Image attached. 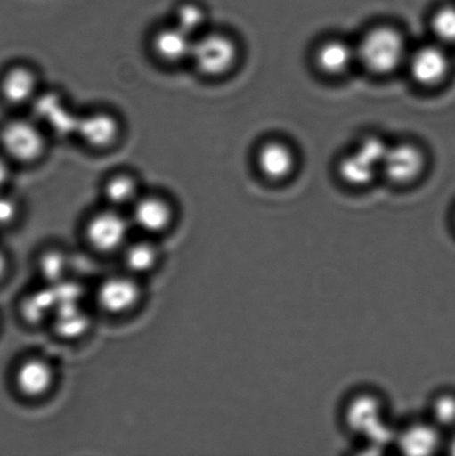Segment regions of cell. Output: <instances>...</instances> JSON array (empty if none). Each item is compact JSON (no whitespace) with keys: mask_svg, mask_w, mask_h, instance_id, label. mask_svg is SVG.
Segmentation results:
<instances>
[{"mask_svg":"<svg viewBox=\"0 0 455 456\" xmlns=\"http://www.w3.org/2000/svg\"><path fill=\"white\" fill-rule=\"evenodd\" d=\"M346 430L374 448H385L395 440L396 431L387 419L386 401L378 393L364 391L352 396L343 411Z\"/></svg>","mask_w":455,"mask_h":456,"instance_id":"obj_1","label":"cell"},{"mask_svg":"<svg viewBox=\"0 0 455 456\" xmlns=\"http://www.w3.org/2000/svg\"><path fill=\"white\" fill-rule=\"evenodd\" d=\"M48 134L34 118L9 120L0 129V149L12 163L34 164L47 150Z\"/></svg>","mask_w":455,"mask_h":456,"instance_id":"obj_2","label":"cell"},{"mask_svg":"<svg viewBox=\"0 0 455 456\" xmlns=\"http://www.w3.org/2000/svg\"><path fill=\"white\" fill-rule=\"evenodd\" d=\"M405 55L402 35L391 27H378L370 30L356 48V58L361 64L378 75L389 74L398 69Z\"/></svg>","mask_w":455,"mask_h":456,"instance_id":"obj_3","label":"cell"},{"mask_svg":"<svg viewBox=\"0 0 455 456\" xmlns=\"http://www.w3.org/2000/svg\"><path fill=\"white\" fill-rule=\"evenodd\" d=\"M238 58L233 38L220 31H205L195 38L190 61L204 77L220 78L234 69Z\"/></svg>","mask_w":455,"mask_h":456,"instance_id":"obj_4","label":"cell"},{"mask_svg":"<svg viewBox=\"0 0 455 456\" xmlns=\"http://www.w3.org/2000/svg\"><path fill=\"white\" fill-rule=\"evenodd\" d=\"M131 218L123 211L106 207L88 218L85 225V239L89 248L98 254L120 253L131 240Z\"/></svg>","mask_w":455,"mask_h":456,"instance_id":"obj_5","label":"cell"},{"mask_svg":"<svg viewBox=\"0 0 455 456\" xmlns=\"http://www.w3.org/2000/svg\"><path fill=\"white\" fill-rule=\"evenodd\" d=\"M97 306L110 316H123L140 305L142 289L140 279L128 273L107 276L98 285L95 294Z\"/></svg>","mask_w":455,"mask_h":456,"instance_id":"obj_6","label":"cell"},{"mask_svg":"<svg viewBox=\"0 0 455 456\" xmlns=\"http://www.w3.org/2000/svg\"><path fill=\"white\" fill-rule=\"evenodd\" d=\"M12 379L18 395L28 401H36L43 399L53 391L57 373L51 361L43 356L31 355L18 362Z\"/></svg>","mask_w":455,"mask_h":456,"instance_id":"obj_7","label":"cell"},{"mask_svg":"<svg viewBox=\"0 0 455 456\" xmlns=\"http://www.w3.org/2000/svg\"><path fill=\"white\" fill-rule=\"evenodd\" d=\"M33 118L42 125L45 131L58 137L76 136L80 115L67 104L58 92H40L30 105Z\"/></svg>","mask_w":455,"mask_h":456,"instance_id":"obj_8","label":"cell"},{"mask_svg":"<svg viewBox=\"0 0 455 456\" xmlns=\"http://www.w3.org/2000/svg\"><path fill=\"white\" fill-rule=\"evenodd\" d=\"M129 211L133 227L151 239L165 234L175 220L173 205L159 195L142 194Z\"/></svg>","mask_w":455,"mask_h":456,"instance_id":"obj_9","label":"cell"},{"mask_svg":"<svg viewBox=\"0 0 455 456\" xmlns=\"http://www.w3.org/2000/svg\"><path fill=\"white\" fill-rule=\"evenodd\" d=\"M122 124L114 114L105 110L80 115L76 136L93 151H107L118 144Z\"/></svg>","mask_w":455,"mask_h":456,"instance_id":"obj_10","label":"cell"},{"mask_svg":"<svg viewBox=\"0 0 455 456\" xmlns=\"http://www.w3.org/2000/svg\"><path fill=\"white\" fill-rule=\"evenodd\" d=\"M443 442V430L426 419L396 431L394 444L403 454L431 455L438 452Z\"/></svg>","mask_w":455,"mask_h":456,"instance_id":"obj_11","label":"cell"},{"mask_svg":"<svg viewBox=\"0 0 455 456\" xmlns=\"http://www.w3.org/2000/svg\"><path fill=\"white\" fill-rule=\"evenodd\" d=\"M39 93L38 75L29 66H12L0 78V95L9 105L30 107Z\"/></svg>","mask_w":455,"mask_h":456,"instance_id":"obj_12","label":"cell"},{"mask_svg":"<svg viewBox=\"0 0 455 456\" xmlns=\"http://www.w3.org/2000/svg\"><path fill=\"white\" fill-rule=\"evenodd\" d=\"M195 38L172 24L155 31L151 37V51L159 61L167 65H180L191 61Z\"/></svg>","mask_w":455,"mask_h":456,"instance_id":"obj_13","label":"cell"},{"mask_svg":"<svg viewBox=\"0 0 455 456\" xmlns=\"http://www.w3.org/2000/svg\"><path fill=\"white\" fill-rule=\"evenodd\" d=\"M423 167L422 151L414 145L400 144L389 147L381 169L392 182L405 184L420 176Z\"/></svg>","mask_w":455,"mask_h":456,"instance_id":"obj_14","label":"cell"},{"mask_svg":"<svg viewBox=\"0 0 455 456\" xmlns=\"http://www.w3.org/2000/svg\"><path fill=\"white\" fill-rule=\"evenodd\" d=\"M450 61L443 49L427 46L413 53L410 61L412 77L425 86H435L447 77Z\"/></svg>","mask_w":455,"mask_h":456,"instance_id":"obj_15","label":"cell"},{"mask_svg":"<svg viewBox=\"0 0 455 456\" xmlns=\"http://www.w3.org/2000/svg\"><path fill=\"white\" fill-rule=\"evenodd\" d=\"M120 258L124 272L141 279L149 275L158 266L160 250L158 244L149 236L142 239L129 240L125 248L120 250Z\"/></svg>","mask_w":455,"mask_h":456,"instance_id":"obj_16","label":"cell"},{"mask_svg":"<svg viewBox=\"0 0 455 456\" xmlns=\"http://www.w3.org/2000/svg\"><path fill=\"white\" fill-rule=\"evenodd\" d=\"M52 324L58 337L73 341L88 332L92 320L82 303L61 304L53 313Z\"/></svg>","mask_w":455,"mask_h":456,"instance_id":"obj_17","label":"cell"},{"mask_svg":"<svg viewBox=\"0 0 455 456\" xmlns=\"http://www.w3.org/2000/svg\"><path fill=\"white\" fill-rule=\"evenodd\" d=\"M257 165L263 175L280 181L292 173L296 159L288 146L280 142H270L258 151Z\"/></svg>","mask_w":455,"mask_h":456,"instance_id":"obj_18","label":"cell"},{"mask_svg":"<svg viewBox=\"0 0 455 456\" xmlns=\"http://www.w3.org/2000/svg\"><path fill=\"white\" fill-rule=\"evenodd\" d=\"M141 185L132 174L118 173L110 176L102 186V196L107 207L123 211L131 208L141 198Z\"/></svg>","mask_w":455,"mask_h":456,"instance_id":"obj_19","label":"cell"},{"mask_svg":"<svg viewBox=\"0 0 455 456\" xmlns=\"http://www.w3.org/2000/svg\"><path fill=\"white\" fill-rule=\"evenodd\" d=\"M56 308L57 298L53 288L46 284L30 290L20 303V315L29 324H39L45 320H52Z\"/></svg>","mask_w":455,"mask_h":456,"instance_id":"obj_20","label":"cell"},{"mask_svg":"<svg viewBox=\"0 0 455 456\" xmlns=\"http://www.w3.org/2000/svg\"><path fill=\"white\" fill-rule=\"evenodd\" d=\"M356 58V49L341 40H329L316 53V64L323 73L341 75L349 70Z\"/></svg>","mask_w":455,"mask_h":456,"instance_id":"obj_21","label":"cell"},{"mask_svg":"<svg viewBox=\"0 0 455 456\" xmlns=\"http://www.w3.org/2000/svg\"><path fill=\"white\" fill-rule=\"evenodd\" d=\"M69 256L58 248H49L43 250L38 255L36 261V270H37L43 284L56 285L61 281L69 279Z\"/></svg>","mask_w":455,"mask_h":456,"instance_id":"obj_22","label":"cell"},{"mask_svg":"<svg viewBox=\"0 0 455 456\" xmlns=\"http://www.w3.org/2000/svg\"><path fill=\"white\" fill-rule=\"evenodd\" d=\"M378 169L380 167L359 150L343 159L338 167L343 180L354 186H363L371 183Z\"/></svg>","mask_w":455,"mask_h":456,"instance_id":"obj_23","label":"cell"},{"mask_svg":"<svg viewBox=\"0 0 455 456\" xmlns=\"http://www.w3.org/2000/svg\"><path fill=\"white\" fill-rule=\"evenodd\" d=\"M207 20V12L204 7L195 3H184L174 12L173 24L196 38L205 33Z\"/></svg>","mask_w":455,"mask_h":456,"instance_id":"obj_24","label":"cell"},{"mask_svg":"<svg viewBox=\"0 0 455 456\" xmlns=\"http://www.w3.org/2000/svg\"><path fill=\"white\" fill-rule=\"evenodd\" d=\"M430 419L441 430L455 428V395L451 392H440L431 400Z\"/></svg>","mask_w":455,"mask_h":456,"instance_id":"obj_25","label":"cell"},{"mask_svg":"<svg viewBox=\"0 0 455 456\" xmlns=\"http://www.w3.org/2000/svg\"><path fill=\"white\" fill-rule=\"evenodd\" d=\"M432 28L435 34L445 43H455V7L445 6L436 12Z\"/></svg>","mask_w":455,"mask_h":456,"instance_id":"obj_26","label":"cell"},{"mask_svg":"<svg viewBox=\"0 0 455 456\" xmlns=\"http://www.w3.org/2000/svg\"><path fill=\"white\" fill-rule=\"evenodd\" d=\"M20 208L17 200L6 193L0 191V230H7L12 227L20 217Z\"/></svg>","mask_w":455,"mask_h":456,"instance_id":"obj_27","label":"cell"},{"mask_svg":"<svg viewBox=\"0 0 455 456\" xmlns=\"http://www.w3.org/2000/svg\"><path fill=\"white\" fill-rule=\"evenodd\" d=\"M12 178V162L0 151V191L6 190Z\"/></svg>","mask_w":455,"mask_h":456,"instance_id":"obj_28","label":"cell"},{"mask_svg":"<svg viewBox=\"0 0 455 456\" xmlns=\"http://www.w3.org/2000/svg\"><path fill=\"white\" fill-rule=\"evenodd\" d=\"M9 258L6 250L3 248H0V281H2L4 277H6L8 270H9Z\"/></svg>","mask_w":455,"mask_h":456,"instance_id":"obj_29","label":"cell"},{"mask_svg":"<svg viewBox=\"0 0 455 456\" xmlns=\"http://www.w3.org/2000/svg\"><path fill=\"white\" fill-rule=\"evenodd\" d=\"M449 449L450 452L455 455V435L453 436L451 441H450Z\"/></svg>","mask_w":455,"mask_h":456,"instance_id":"obj_30","label":"cell"}]
</instances>
